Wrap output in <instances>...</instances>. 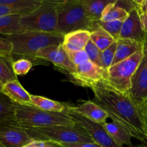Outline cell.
<instances>
[{"instance_id": "1", "label": "cell", "mask_w": 147, "mask_h": 147, "mask_svg": "<svg viewBox=\"0 0 147 147\" xmlns=\"http://www.w3.org/2000/svg\"><path fill=\"white\" fill-rule=\"evenodd\" d=\"M94 94L93 101L102 108L109 118L143 143L147 142V128L140 104L129 94L121 93L111 87L104 80L90 88Z\"/></svg>"}, {"instance_id": "2", "label": "cell", "mask_w": 147, "mask_h": 147, "mask_svg": "<svg viewBox=\"0 0 147 147\" xmlns=\"http://www.w3.org/2000/svg\"><path fill=\"white\" fill-rule=\"evenodd\" d=\"M64 35L55 33L41 32L36 31H25L7 36L13 45L12 55L27 58L37 64L45 63V60L36 57V54L41 49L54 45H62Z\"/></svg>"}, {"instance_id": "3", "label": "cell", "mask_w": 147, "mask_h": 147, "mask_svg": "<svg viewBox=\"0 0 147 147\" xmlns=\"http://www.w3.org/2000/svg\"><path fill=\"white\" fill-rule=\"evenodd\" d=\"M15 119L17 124L24 129L56 126H75L73 119L65 112H47L33 106L16 104Z\"/></svg>"}, {"instance_id": "4", "label": "cell", "mask_w": 147, "mask_h": 147, "mask_svg": "<svg viewBox=\"0 0 147 147\" xmlns=\"http://www.w3.org/2000/svg\"><path fill=\"white\" fill-rule=\"evenodd\" d=\"M57 25L63 35L76 30L90 32L92 23L88 17L84 0H57Z\"/></svg>"}, {"instance_id": "5", "label": "cell", "mask_w": 147, "mask_h": 147, "mask_svg": "<svg viewBox=\"0 0 147 147\" xmlns=\"http://www.w3.org/2000/svg\"><path fill=\"white\" fill-rule=\"evenodd\" d=\"M26 129L32 139L36 142L50 141L57 144L94 142L86 131L77 123L75 126H56Z\"/></svg>"}, {"instance_id": "6", "label": "cell", "mask_w": 147, "mask_h": 147, "mask_svg": "<svg viewBox=\"0 0 147 147\" xmlns=\"http://www.w3.org/2000/svg\"><path fill=\"white\" fill-rule=\"evenodd\" d=\"M57 0H42L41 4L34 11L22 16L20 24L23 30L60 34L57 25Z\"/></svg>"}, {"instance_id": "7", "label": "cell", "mask_w": 147, "mask_h": 147, "mask_svg": "<svg viewBox=\"0 0 147 147\" xmlns=\"http://www.w3.org/2000/svg\"><path fill=\"white\" fill-rule=\"evenodd\" d=\"M143 50L131 57L113 65L106 71L105 81L111 88L121 93L129 94L131 80L143 57Z\"/></svg>"}, {"instance_id": "8", "label": "cell", "mask_w": 147, "mask_h": 147, "mask_svg": "<svg viewBox=\"0 0 147 147\" xmlns=\"http://www.w3.org/2000/svg\"><path fill=\"white\" fill-rule=\"evenodd\" d=\"M65 113H67L73 121L86 131L95 143L101 147H123L118 145L111 139L103 124L96 123L77 113L73 106L67 104Z\"/></svg>"}, {"instance_id": "9", "label": "cell", "mask_w": 147, "mask_h": 147, "mask_svg": "<svg viewBox=\"0 0 147 147\" xmlns=\"http://www.w3.org/2000/svg\"><path fill=\"white\" fill-rule=\"evenodd\" d=\"M144 55L131 80L129 96L138 104L147 101V38L144 42Z\"/></svg>"}, {"instance_id": "10", "label": "cell", "mask_w": 147, "mask_h": 147, "mask_svg": "<svg viewBox=\"0 0 147 147\" xmlns=\"http://www.w3.org/2000/svg\"><path fill=\"white\" fill-rule=\"evenodd\" d=\"M73 80L82 86L90 88L93 85L105 80L106 70L90 60L76 67V70L70 75Z\"/></svg>"}, {"instance_id": "11", "label": "cell", "mask_w": 147, "mask_h": 147, "mask_svg": "<svg viewBox=\"0 0 147 147\" xmlns=\"http://www.w3.org/2000/svg\"><path fill=\"white\" fill-rule=\"evenodd\" d=\"M33 142L24 128L19 125H0V143L4 147H22Z\"/></svg>"}, {"instance_id": "12", "label": "cell", "mask_w": 147, "mask_h": 147, "mask_svg": "<svg viewBox=\"0 0 147 147\" xmlns=\"http://www.w3.org/2000/svg\"><path fill=\"white\" fill-rule=\"evenodd\" d=\"M36 57L53 63L59 68L66 70L69 75L73 74L76 70V67L71 63L62 45L41 49L36 54Z\"/></svg>"}, {"instance_id": "13", "label": "cell", "mask_w": 147, "mask_h": 147, "mask_svg": "<svg viewBox=\"0 0 147 147\" xmlns=\"http://www.w3.org/2000/svg\"><path fill=\"white\" fill-rule=\"evenodd\" d=\"M147 34L143 30L140 16L136 9H134L123 21L119 39H128L138 42L144 43Z\"/></svg>"}, {"instance_id": "14", "label": "cell", "mask_w": 147, "mask_h": 147, "mask_svg": "<svg viewBox=\"0 0 147 147\" xmlns=\"http://www.w3.org/2000/svg\"><path fill=\"white\" fill-rule=\"evenodd\" d=\"M2 93L15 104L20 106H32L31 94L24 88L18 80L9 81L4 84Z\"/></svg>"}, {"instance_id": "15", "label": "cell", "mask_w": 147, "mask_h": 147, "mask_svg": "<svg viewBox=\"0 0 147 147\" xmlns=\"http://www.w3.org/2000/svg\"><path fill=\"white\" fill-rule=\"evenodd\" d=\"M90 40V32L88 30H76L65 34L62 46L67 53L85 50Z\"/></svg>"}, {"instance_id": "16", "label": "cell", "mask_w": 147, "mask_h": 147, "mask_svg": "<svg viewBox=\"0 0 147 147\" xmlns=\"http://www.w3.org/2000/svg\"><path fill=\"white\" fill-rule=\"evenodd\" d=\"M73 108L77 113L96 123L103 124L109 118L108 113L93 100H85L79 106Z\"/></svg>"}, {"instance_id": "17", "label": "cell", "mask_w": 147, "mask_h": 147, "mask_svg": "<svg viewBox=\"0 0 147 147\" xmlns=\"http://www.w3.org/2000/svg\"><path fill=\"white\" fill-rule=\"evenodd\" d=\"M116 42L117 47L113 65L131 57L136 53L143 50L144 47V43L138 42L128 39H119L116 40Z\"/></svg>"}, {"instance_id": "18", "label": "cell", "mask_w": 147, "mask_h": 147, "mask_svg": "<svg viewBox=\"0 0 147 147\" xmlns=\"http://www.w3.org/2000/svg\"><path fill=\"white\" fill-rule=\"evenodd\" d=\"M103 125L109 136L118 145L121 146H123V145H126L129 147H135L131 142L132 136L130 134L126 132L116 123L106 122L103 123Z\"/></svg>"}, {"instance_id": "19", "label": "cell", "mask_w": 147, "mask_h": 147, "mask_svg": "<svg viewBox=\"0 0 147 147\" xmlns=\"http://www.w3.org/2000/svg\"><path fill=\"white\" fill-rule=\"evenodd\" d=\"M16 104L7 96L0 93V125H18L15 119Z\"/></svg>"}, {"instance_id": "20", "label": "cell", "mask_w": 147, "mask_h": 147, "mask_svg": "<svg viewBox=\"0 0 147 147\" xmlns=\"http://www.w3.org/2000/svg\"><path fill=\"white\" fill-rule=\"evenodd\" d=\"M31 100L33 106L47 112L63 113L67 106L66 103L37 95H31Z\"/></svg>"}, {"instance_id": "21", "label": "cell", "mask_w": 147, "mask_h": 147, "mask_svg": "<svg viewBox=\"0 0 147 147\" xmlns=\"http://www.w3.org/2000/svg\"><path fill=\"white\" fill-rule=\"evenodd\" d=\"M113 1L115 0H84L88 17L91 22L92 25L93 23L100 21L106 7Z\"/></svg>"}, {"instance_id": "22", "label": "cell", "mask_w": 147, "mask_h": 147, "mask_svg": "<svg viewBox=\"0 0 147 147\" xmlns=\"http://www.w3.org/2000/svg\"><path fill=\"white\" fill-rule=\"evenodd\" d=\"M21 14L0 17V34L7 36L24 31L20 24Z\"/></svg>"}, {"instance_id": "23", "label": "cell", "mask_w": 147, "mask_h": 147, "mask_svg": "<svg viewBox=\"0 0 147 147\" xmlns=\"http://www.w3.org/2000/svg\"><path fill=\"white\" fill-rule=\"evenodd\" d=\"M42 0H0V4L8 6L21 15L29 14L41 4Z\"/></svg>"}, {"instance_id": "24", "label": "cell", "mask_w": 147, "mask_h": 147, "mask_svg": "<svg viewBox=\"0 0 147 147\" xmlns=\"http://www.w3.org/2000/svg\"><path fill=\"white\" fill-rule=\"evenodd\" d=\"M90 40L102 52L116 42L112 36L98 25L93 31L90 32Z\"/></svg>"}, {"instance_id": "25", "label": "cell", "mask_w": 147, "mask_h": 147, "mask_svg": "<svg viewBox=\"0 0 147 147\" xmlns=\"http://www.w3.org/2000/svg\"><path fill=\"white\" fill-rule=\"evenodd\" d=\"M129 12L116 4V0L109 4L103 11L100 21L110 22L115 20H125Z\"/></svg>"}, {"instance_id": "26", "label": "cell", "mask_w": 147, "mask_h": 147, "mask_svg": "<svg viewBox=\"0 0 147 147\" xmlns=\"http://www.w3.org/2000/svg\"><path fill=\"white\" fill-rule=\"evenodd\" d=\"M12 57L0 56V80L4 84L9 81L17 80L12 68Z\"/></svg>"}, {"instance_id": "27", "label": "cell", "mask_w": 147, "mask_h": 147, "mask_svg": "<svg viewBox=\"0 0 147 147\" xmlns=\"http://www.w3.org/2000/svg\"><path fill=\"white\" fill-rule=\"evenodd\" d=\"M123 21L124 20H115L110 22L99 21L97 22V25L109 33L116 41L120 37V33Z\"/></svg>"}, {"instance_id": "28", "label": "cell", "mask_w": 147, "mask_h": 147, "mask_svg": "<svg viewBox=\"0 0 147 147\" xmlns=\"http://www.w3.org/2000/svg\"><path fill=\"white\" fill-rule=\"evenodd\" d=\"M33 63L27 58L21 57L13 62L12 68L16 76H25L33 66Z\"/></svg>"}, {"instance_id": "29", "label": "cell", "mask_w": 147, "mask_h": 147, "mask_svg": "<svg viewBox=\"0 0 147 147\" xmlns=\"http://www.w3.org/2000/svg\"><path fill=\"white\" fill-rule=\"evenodd\" d=\"M116 47H117V42L116 41L111 45L109 47L102 52L101 55V63L102 67L105 70L107 71L111 66L113 65V60L116 55Z\"/></svg>"}, {"instance_id": "30", "label": "cell", "mask_w": 147, "mask_h": 147, "mask_svg": "<svg viewBox=\"0 0 147 147\" xmlns=\"http://www.w3.org/2000/svg\"><path fill=\"white\" fill-rule=\"evenodd\" d=\"M86 53L88 56L89 60L93 62V63L102 67L101 63V55L102 51H100L97 47L94 45V43L90 40L85 48Z\"/></svg>"}, {"instance_id": "31", "label": "cell", "mask_w": 147, "mask_h": 147, "mask_svg": "<svg viewBox=\"0 0 147 147\" xmlns=\"http://www.w3.org/2000/svg\"><path fill=\"white\" fill-rule=\"evenodd\" d=\"M67 53L70 60L76 67L80 65L89 60L88 56L85 50H80V51L68 52Z\"/></svg>"}, {"instance_id": "32", "label": "cell", "mask_w": 147, "mask_h": 147, "mask_svg": "<svg viewBox=\"0 0 147 147\" xmlns=\"http://www.w3.org/2000/svg\"><path fill=\"white\" fill-rule=\"evenodd\" d=\"M13 45L12 43L5 37H0V56L12 57Z\"/></svg>"}, {"instance_id": "33", "label": "cell", "mask_w": 147, "mask_h": 147, "mask_svg": "<svg viewBox=\"0 0 147 147\" xmlns=\"http://www.w3.org/2000/svg\"><path fill=\"white\" fill-rule=\"evenodd\" d=\"M14 14H20L17 10L11 7L6 5L0 4V17H6V16L14 15Z\"/></svg>"}, {"instance_id": "34", "label": "cell", "mask_w": 147, "mask_h": 147, "mask_svg": "<svg viewBox=\"0 0 147 147\" xmlns=\"http://www.w3.org/2000/svg\"><path fill=\"white\" fill-rule=\"evenodd\" d=\"M139 14H147V0H134Z\"/></svg>"}, {"instance_id": "35", "label": "cell", "mask_w": 147, "mask_h": 147, "mask_svg": "<svg viewBox=\"0 0 147 147\" xmlns=\"http://www.w3.org/2000/svg\"><path fill=\"white\" fill-rule=\"evenodd\" d=\"M63 147H101L98 144L94 143H76V144H59Z\"/></svg>"}, {"instance_id": "36", "label": "cell", "mask_w": 147, "mask_h": 147, "mask_svg": "<svg viewBox=\"0 0 147 147\" xmlns=\"http://www.w3.org/2000/svg\"><path fill=\"white\" fill-rule=\"evenodd\" d=\"M37 147H63L59 144L50 141H34Z\"/></svg>"}, {"instance_id": "37", "label": "cell", "mask_w": 147, "mask_h": 147, "mask_svg": "<svg viewBox=\"0 0 147 147\" xmlns=\"http://www.w3.org/2000/svg\"><path fill=\"white\" fill-rule=\"evenodd\" d=\"M143 30L147 34V14H139Z\"/></svg>"}, {"instance_id": "38", "label": "cell", "mask_w": 147, "mask_h": 147, "mask_svg": "<svg viewBox=\"0 0 147 147\" xmlns=\"http://www.w3.org/2000/svg\"><path fill=\"white\" fill-rule=\"evenodd\" d=\"M140 107H141V110H142V113L143 114L144 116V119L145 123L146 125V128H147V104L146 103H142L140 104Z\"/></svg>"}, {"instance_id": "39", "label": "cell", "mask_w": 147, "mask_h": 147, "mask_svg": "<svg viewBox=\"0 0 147 147\" xmlns=\"http://www.w3.org/2000/svg\"><path fill=\"white\" fill-rule=\"evenodd\" d=\"M22 147H37V146H36L35 143H34V142H32V143H30L28 144L25 145V146H22Z\"/></svg>"}, {"instance_id": "40", "label": "cell", "mask_w": 147, "mask_h": 147, "mask_svg": "<svg viewBox=\"0 0 147 147\" xmlns=\"http://www.w3.org/2000/svg\"><path fill=\"white\" fill-rule=\"evenodd\" d=\"M4 86V83L0 80V93H2V88Z\"/></svg>"}, {"instance_id": "41", "label": "cell", "mask_w": 147, "mask_h": 147, "mask_svg": "<svg viewBox=\"0 0 147 147\" xmlns=\"http://www.w3.org/2000/svg\"><path fill=\"white\" fill-rule=\"evenodd\" d=\"M135 147H147V144L146 143H143V144L139 145V146H136Z\"/></svg>"}, {"instance_id": "42", "label": "cell", "mask_w": 147, "mask_h": 147, "mask_svg": "<svg viewBox=\"0 0 147 147\" xmlns=\"http://www.w3.org/2000/svg\"><path fill=\"white\" fill-rule=\"evenodd\" d=\"M146 104H147V101H146Z\"/></svg>"}]
</instances>
